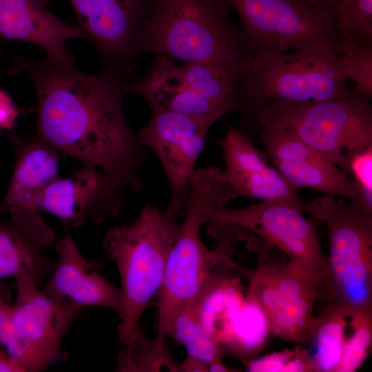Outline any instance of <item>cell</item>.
Listing matches in <instances>:
<instances>
[{"label": "cell", "mask_w": 372, "mask_h": 372, "mask_svg": "<svg viewBox=\"0 0 372 372\" xmlns=\"http://www.w3.org/2000/svg\"><path fill=\"white\" fill-rule=\"evenodd\" d=\"M13 70L35 88L38 138L99 169L122 192L142 187L147 156L123 112L127 81L25 57L16 59Z\"/></svg>", "instance_id": "6da1fadb"}, {"label": "cell", "mask_w": 372, "mask_h": 372, "mask_svg": "<svg viewBox=\"0 0 372 372\" xmlns=\"http://www.w3.org/2000/svg\"><path fill=\"white\" fill-rule=\"evenodd\" d=\"M232 199V190L223 169L216 166L196 169L190 182L184 220L169 252L157 296V335L165 343L171 322L185 306L195 302L207 287L216 265L230 258L236 244L247 232L237 227H221L211 234L218 238L209 250L200 237V228L210 214Z\"/></svg>", "instance_id": "7a4b0ae2"}, {"label": "cell", "mask_w": 372, "mask_h": 372, "mask_svg": "<svg viewBox=\"0 0 372 372\" xmlns=\"http://www.w3.org/2000/svg\"><path fill=\"white\" fill-rule=\"evenodd\" d=\"M223 0H156L144 52L185 63L205 62L235 81L249 52Z\"/></svg>", "instance_id": "3957f363"}, {"label": "cell", "mask_w": 372, "mask_h": 372, "mask_svg": "<svg viewBox=\"0 0 372 372\" xmlns=\"http://www.w3.org/2000/svg\"><path fill=\"white\" fill-rule=\"evenodd\" d=\"M178 218L147 203L130 223L110 229L103 248L116 265L121 287L117 338L126 344L142 333L139 321L158 293L177 236Z\"/></svg>", "instance_id": "277c9868"}, {"label": "cell", "mask_w": 372, "mask_h": 372, "mask_svg": "<svg viewBox=\"0 0 372 372\" xmlns=\"http://www.w3.org/2000/svg\"><path fill=\"white\" fill-rule=\"evenodd\" d=\"M246 125L287 131L333 161L347 174L348 156L372 145L371 96L355 87L324 101H274L242 114Z\"/></svg>", "instance_id": "5b68a950"}, {"label": "cell", "mask_w": 372, "mask_h": 372, "mask_svg": "<svg viewBox=\"0 0 372 372\" xmlns=\"http://www.w3.org/2000/svg\"><path fill=\"white\" fill-rule=\"evenodd\" d=\"M337 48L321 45L285 52L249 53L236 80L241 114L274 102L324 101L351 88L340 67Z\"/></svg>", "instance_id": "8992f818"}, {"label": "cell", "mask_w": 372, "mask_h": 372, "mask_svg": "<svg viewBox=\"0 0 372 372\" xmlns=\"http://www.w3.org/2000/svg\"><path fill=\"white\" fill-rule=\"evenodd\" d=\"M336 196L306 203V211L325 225L329 254L321 297L351 313L372 307V215L360 214Z\"/></svg>", "instance_id": "52a82bcc"}, {"label": "cell", "mask_w": 372, "mask_h": 372, "mask_svg": "<svg viewBox=\"0 0 372 372\" xmlns=\"http://www.w3.org/2000/svg\"><path fill=\"white\" fill-rule=\"evenodd\" d=\"M238 15L249 54L341 43L333 21L307 0H223Z\"/></svg>", "instance_id": "ba28073f"}, {"label": "cell", "mask_w": 372, "mask_h": 372, "mask_svg": "<svg viewBox=\"0 0 372 372\" xmlns=\"http://www.w3.org/2000/svg\"><path fill=\"white\" fill-rule=\"evenodd\" d=\"M262 261L265 264L249 275L247 296L265 312L271 333L307 345L315 302L322 291L323 275L291 260L285 265Z\"/></svg>", "instance_id": "9c48e42d"}, {"label": "cell", "mask_w": 372, "mask_h": 372, "mask_svg": "<svg viewBox=\"0 0 372 372\" xmlns=\"http://www.w3.org/2000/svg\"><path fill=\"white\" fill-rule=\"evenodd\" d=\"M69 1L103 72L125 81L133 76L156 0Z\"/></svg>", "instance_id": "30bf717a"}, {"label": "cell", "mask_w": 372, "mask_h": 372, "mask_svg": "<svg viewBox=\"0 0 372 372\" xmlns=\"http://www.w3.org/2000/svg\"><path fill=\"white\" fill-rule=\"evenodd\" d=\"M212 124L173 112H152L137 134L140 144L158 159L171 189L167 211L183 217L190 182Z\"/></svg>", "instance_id": "8fae6325"}, {"label": "cell", "mask_w": 372, "mask_h": 372, "mask_svg": "<svg viewBox=\"0 0 372 372\" xmlns=\"http://www.w3.org/2000/svg\"><path fill=\"white\" fill-rule=\"evenodd\" d=\"M209 228L237 227L262 238L284 252L289 260L320 272L325 271L326 256L321 249L317 223L290 205L262 201L240 209L225 206L209 216Z\"/></svg>", "instance_id": "7c38bea8"}, {"label": "cell", "mask_w": 372, "mask_h": 372, "mask_svg": "<svg viewBox=\"0 0 372 372\" xmlns=\"http://www.w3.org/2000/svg\"><path fill=\"white\" fill-rule=\"evenodd\" d=\"M127 94L143 98L152 112H173L189 115L212 125L229 112L207 96L195 63H176L163 55H154L149 69L134 74L126 83Z\"/></svg>", "instance_id": "4fadbf2b"}, {"label": "cell", "mask_w": 372, "mask_h": 372, "mask_svg": "<svg viewBox=\"0 0 372 372\" xmlns=\"http://www.w3.org/2000/svg\"><path fill=\"white\" fill-rule=\"evenodd\" d=\"M123 193L101 171L83 165L71 176L54 180L25 209L48 212L79 227L121 214L125 205Z\"/></svg>", "instance_id": "5bb4252c"}, {"label": "cell", "mask_w": 372, "mask_h": 372, "mask_svg": "<svg viewBox=\"0 0 372 372\" xmlns=\"http://www.w3.org/2000/svg\"><path fill=\"white\" fill-rule=\"evenodd\" d=\"M258 130L276 169L291 186L351 200L356 197V184L329 157L282 129Z\"/></svg>", "instance_id": "9a60e30c"}, {"label": "cell", "mask_w": 372, "mask_h": 372, "mask_svg": "<svg viewBox=\"0 0 372 372\" xmlns=\"http://www.w3.org/2000/svg\"><path fill=\"white\" fill-rule=\"evenodd\" d=\"M216 143L223 150V171L232 189V198L276 201L305 213L306 203L299 198V189L269 166L263 154L242 130L229 126Z\"/></svg>", "instance_id": "2e32d148"}, {"label": "cell", "mask_w": 372, "mask_h": 372, "mask_svg": "<svg viewBox=\"0 0 372 372\" xmlns=\"http://www.w3.org/2000/svg\"><path fill=\"white\" fill-rule=\"evenodd\" d=\"M14 279L12 317L17 328L51 364L64 359L62 341L82 308L52 299L30 276Z\"/></svg>", "instance_id": "e0dca14e"}, {"label": "cell", "mask_w": 372, "mask_h": 372, "mask_svg": "<svg viewBox=\"0 0 372 372\" xmlns=\"http://www.w3.org/2000/svg\"><path fill=\"white\" fill-rule=\"evenodd\" d=\"M10 218L0 220V279L32 278L40 287L51 275L55 261L45 250L55 240V232L37 211L15 209Z\"/></svg>", "instance_id": "ac0fdd59"}, {"label": "cell", "mask_w": 372, "mask_h": 372, "mask_svg": "<svg viewBox=\"0 0 372 372\" xmlns=\"http://www.w3.org/2000/svg\"><path fill=\"white\" fill-rule=\"evenodd\" d=\"M57 260L43 291L54 300L79 307L110 309L118 313L120 289L81 253L68 231L55 245Z\"/></svg>", "instance_id": "d6986e66"}, {"label": "cell", "mask_w": 372, "mask_h": 372, "mask_svg": "<svg viewBox=\"0 0 372 372\" xmlns=\"http://www.w3.org/2000/svg\"><path fill=\"white\" fill-rule=\"evenodd\" d=\"M50 0H0V36L8 40L34 44L46 59L62 66H75L65 48L74 39H85L77 25L54 16L45 7Z\"/></svg>", "instance_id": "ffe728a7"}, {"label": "cell", "mask_w": 372, "mask_h": 372, "mask_svg": "<svg viewBox=\"0 0 372 372\" xmlns=\"http://www.w3.org/2000/svg\"><path fill=\"white\" fill-rule=\"evenodd\" d=\"M16 153V163L4 199L1 213L25 209L50 183L59 177L60 153L38 138H23L9 131Z\"/></svg>", "instance_id": "44dd1931"}, {"label": "cell", "mask_w": 372, "mask_h": 372, "mask_svg": "<svg viewBox=\"0 0 372 372\" xmlns=\"http://www.w3.org/2000/svg\"><path fill=\"white\" fill-rule=\"evenodd\" d=\"M351 314L339 306L327 303L320 315L314 316L307 343L314 346V353L311 354L314 372H335L348 337Z\"/></svg>", "instance_id": "7402d4cb"}, {"label": "cell", "mask_w": 372, "mask_h": 372, "mask_svg": "<svg viewBox=\"0 0 372 372\" xmlns=\"http://www.w3.org/2000/svg\"><path fill=\"white\" fill-rule=\"evenodd\" d=\"M169 335L184 345L187 355L207 366L221 359L222 347L203 327L194 302L174 316L169 329Z\"/></svg>", "instance_id": "603a6c76"}, {"label": "cell", "mask_w": 372, "mask_h": 372, "mask_svg": "<svg viewBox=\"0 0 372 372\" xmlns=\"http://www.w3.org/2000/svg\"><path fill=\"white\" fill-rule=\"evenodd\" d=\"M180 371V365L174 360L166 343L161 344L155 338L149 340L143 333L118 351L116 371Z\"/></svg>", "instance_id": "cb8c5ba5"}, {"label": "cell", "mask_w": 372, "mask_h": 372, "mask_svg": "<svg viewBox=\"0 0 372 372\" xmlns=\"http://www.w3.org/2000/svg\"><path fill=\"white\" fill-rule=\"evenodd\" d=\"M232 330L229 348L245 355H253L258 352L271 333L265 312L247 296L236 315Z\"/></svg>", "instance_id": "d4e9b609"}, {"label": "cell", "mask_w": 372, "mask_h": 372, "mask_svg": "<svg viewBox=\"0 0 372 372\" xmlns=\"http://www.w3.org/2000/svg\"><path fill=\"white\" fill-rule=\"evenodd\" d=\"M0 344L25 368L37 372L45 369L51 362L18 330L12 317V304L8 291L0 285Z\"/></svg>", "instance_id": "484cf974"}, {"label": "cell", "mask_w": 372, "mask_h": 372, "mask_svg": "<svg viewBox=\"0 0 372 372\" xmlns=\"http://www.w3.org/2000/svg\"><path fill=\"white\" fill-rule=\"evenodd\" d=\"M333 20L341 41L372 46V0H340Z\"/></svg>", "instance_id": "4316f807"}, {"label": "cell", "mask_w": 372, "mask_h": 372, "mask_svg": "<svg viewBox=\"0 0 372 372\" xmlns=\"http://www.w3.org/2000/svg\"><path fill=\"white\" fill-rule=\"evenodd\" d=\"M351 329L335 372H354L368 357L372 343V307L351 314Z\"/></svg>", "instance_id": "83f0119b"}, {"label": "cell", "mask_w": 372, "mask_h": 372, "mask_svg": "<svg viewBox=\"0 0 372 372\" xmlns=\"http://www.w3.org/2000/svg\"><path fill=\"white\" fill-rule=\"evenodd\" d=\"M340 67L347 80L352 79L355 88L372 95V46L342 41L337 48Z\"/></svg>", "instance_id": "f1b7e54d"}, {"label": "cell", "mask_w": 372, "mask_h": 372, "mask_svg": "<svg viewBox=\"0 0 372 372\" xmlns=\"http://www.w3.org/2000/svg\"><path fill=\"white\" fill-rule=\"evenodd\" d=\"M245 365L251 372H313L309 351L300 347L249 359Z\"/></svg>", "instance_id": "f546056e"}, {"label": "cell", "mask_w": 372, "mask_h": 372, "mask_svg": "<svg viewBox=\"0 0 372 372\" xmlns=\"http://www.w3.org/2000/svg\"><path fill=\"white\" fill-rule=\"evenodd\" d=\"M348 170L358 188L349 205L360 214L372 215V145L348 155Z\"/></svg>", "instance_id": "4dcf8cb0"}, {"label": "cell", "mask_w": 372, "mask_h": 372, "mask_svg": "<svg viewBox=\"0 0 372 372\" xmlns=\"http://www.w3.org/2000/svg\"><path fill=\"white\" fill-rule=\"evenodd\" d=\"M19 115L12 97L0 88V132L12 130Z\"/></svg>", "instance_id": "1f68e13d"}, {"label": "cell", "mask_w": 372, "mask_h": 372, "mask_svg": "<svg viewBox=\"0 0 372 372\" xmlns=\"http://www.w3.org/2000/svg\"><path fill=\"white\" fill-rule=\"evenodd\" d=\"M0 372H27L18 360L0 347Z\"/></svg>", "instance_id": "d6a6232c"}, {"label": "cell", "mask_w": 372, "mask_h": 372, "mask_svg": "<svg viewBox=\"0 0 372 372\" xmlns=\"http://www.w3.org/2000/svg\"><path fill=\"white\" fill-rule=\"evenodd\" d=\"M180 371H207V366L205 364L189 355H187L185 360L181 364H180Z\"/></svg>", "instance_id": "836d02e7"}, {"label": "cell", "mask_w": 372, "mask_h": 372, "mask_svg": "<svg viewBox=\"0 0 372 372\" xmlns=\"http://www.w3.org/2000/svg\"><path fill=\"white\" fill-rule=\"evenodd\" d=\"M333 20V9L340 0H307Z\"/></svg>", "instance_id": "e575fe53"}, {"label": "cell", "mask_w": 372, "mask_h": 372, "mask_svg": "<svg viewBox=\"0 0 372 372\" xmlns=\"http://www.w3.org/2000/svg\"><path fill=\"white\" fill-rule=\"evenodd\" d=\"M207 371L214 372H231L238 371L236 369H231L225 366L221 359L216 360L207 365Z\"/></svg>", "instance_id": "d590c367"}, {"label": "cell", "mask_w": 372, "mask_h": 372, "mask_svg": "<svg viewBox=\"0 0 372 372\" xmlns=\"http://www.w3.org/2000/svg\"><path fill=\"white\" fill-rule=\"evenodd\" d=\"M0 214H1V211H0Z\"/></svg>", "instance_id": "8d00e7d4"}]
</instances>
